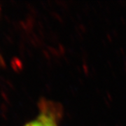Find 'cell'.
Here are the masks:
<instances>
[{
    "mask_svg": "<svg viewBox=\"0 0 126 126\" xmlns=\"http://www.w3.org/2000/svg\"><path fill=\"white\" fill-rule=\"evenodd\" d=\"M26 126H56L53 118L45 113L41 114L35 121L30 123Z\"/></svg>",
    "mask_w": 126,
    "mask_h": 126,
    "instance_id": "1",
    "label": "cell"
}]
</instances>
